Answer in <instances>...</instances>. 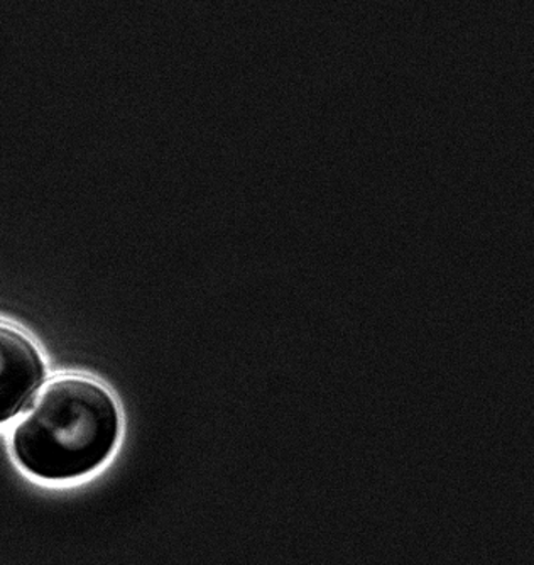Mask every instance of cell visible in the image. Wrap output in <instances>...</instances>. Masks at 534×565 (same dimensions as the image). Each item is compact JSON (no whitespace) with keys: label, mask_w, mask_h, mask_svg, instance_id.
<instances>
[{"label":"cell","mask_w":534,"mask_h":565,"mask_svg":"<svg viewBox=\"0 0 534 565\" xmlns=\"http://www.w3.org/2000/svg\"><path fill=\"white\" fill-rule=\"evenodd\" d=\"M46 377L36 345L8 326H0V424L33 405Z\"/></svg>","instance_id":"7a4b0ae2"},{"label":"cell","mask_w":534,"mask_h":565,"mask_svg":"<svg viewBox=\"0 0 534 565\" xmlns=\"http://www.w3.org/2000/svg\"><path fill=\"white\" fill-rule=\"evenodd\" d=\"M15 428L12 447L19 465L47 481H66L95 471L119 439L116 402L85 377L51 381Z\"/></svg>","instance_id":"6da1fadb"}]
</instances>
